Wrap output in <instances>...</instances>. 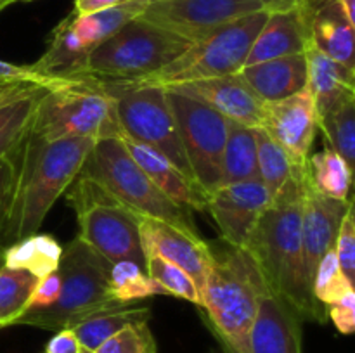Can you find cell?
I'll list each match as a JSON object with an SVG mask.
<instances>
[{"instance_id": "9c48e42d", "label": "cell", "mask_w": 355, "mask_h": 353, "mask_svg": "<svg viewBox=\"0 0 355 353\" xmlns=\"http://www.w3.org/2000/svg\"><path fill=\"white\" fill-rule=\"evenodd\" d=\"M97 83L113 97L121 137L148 145L168 159L184 175L194 180L175 118L166 99V90L159 85L137 82Z\"/></svg>"}, {"instance_id": "d6986e66", "label": "cell", "mask_w": 355, "mask_h": 353, "mask_svg": "<svg viewBox=\"0 0 355 353\" xmlns=\"http://www.w3.org/2000/svg\"><path fill=\"white\" fill-rule=\"evenodd\" d=\"M252 353H304L302 318L274 294H263L252 329Z\"/></svg>"}, {"instance_id": "7a4b0ae2", "label": "cell", "mask_w": 355, "mask_h": 353, "mask_svg": "<svg viewBox=\"0 0 355 353\" xmlns=\"http://www.w3.org/2000/svg\"><path fill=\"white\" fill-rule=\"evenodd\" d=\"M94 144L83 137L45 141L31 132L24 137L10 156L14 180L0 230L3 248L37 234L55 201L80 175Z\"/></svg>"}, {"instance_id": "7bdbcfd3", "label": "cell", "mask_w": 355, "mask_h": 353, "mask_svg": "<svg viewBox=\"0 0 355 353\" xmlns=\"http://www.w3.org/2000/svg\"><path fill=\"white\" fill-rule=\"evenodd\" d=\"M12 180H14L12 158H0V230H2L3 213H6L7 201H9ZM0 244H2V242H0Z\"/></svg>"}, {"instance_id": "4fadbf2b", "label": "cell", "mask_w": 355, "mask_h": 353, "mask_svg": "<svg viewBox=\"0 0 355 353\" xmlns=\"http://www.w3.org/2000/svg\"><path fill=\"white\" fill-rule=\"evenodd\" d=\"M270 204V194L260 180L225 183L207 196L210 211L225 244L243 248L257 221Z\"/></svg>"}, {"instance_id": "f546056e", "label": "cell", "mask_w": 355, "mask_h": 353, "mask_svg": "<svg viewBox=\"0 0 355 353\" xmlns=\"http://www.w3.org/2000/svg\"><path fill=\"white\" fill-rule=\"evenodd\" d=\"M139 320H149V308L132 305V307L120 308V310L96 315V317L89 318V320L80 322V324H76L71 329L76 334V338H78L82 348L94 352L106 339L116 334L118 331H121L125 325Z\"/></svg>"}, {"instance_id": "f5cc1de1", "label": "cell", "mask_w": 355, "mask_h": 353, "mask_svg": "<svg viewBox=\"0 0 355 353\" xmlns=\"http://www.w3.org/2000/svg\"><path fill=\"white\" fill-rule=\"evenodd\" d=\"M123 2H125V0H123Z\"/></svg>"}, {"instance_id": "44dd1931", "label": "cell", "mask_w": 355, "mask_h": 353, "mask_svg": "<svg viewBox=\"0 0 355 353\" xmlns=\"http://www.w3.org/2000/svg\"><path fill=\"white\" fill-rule=\"evenodd\" d=\"M238 75L259 99L274 102L295 96L307 87V59L304 52L284 55L259 64L243 66Z\"/></svg>"}, {"instance_id": "db71d44e", "label": "cell", "mask_w": 355, "mask_h": 353, "mask_svg": "<svg viewBox=\"0 0 355 353\" xmlns=\"http://www.w3.org/2000/svg\"><path fill=\"white\" fill-rule=\"evenodd\" d=\"M0 329H2V327H0Z\"/></svg>"}, {"instance_id": "d6a6232c", "label": "cell", "mask_w": 355, "mask_h": 353, "mask_svg": "<svg viewBox=\"0 0 355 353\" xmlns=\"http://www.w3.org/2000/svg\"><path fill=\"white\" fill-rule=\"evenodd\" d=\"M110 291L118 301L128 305H135L155 294H165L163 287L151 279L141 265L130 260L111 263Z\"/></svg>"}, {"instance_id": "603a6c76", "label": "cell", "mask_w": 355, "mask_h": 353, "mask_svg": "<svg viewBox=\"0 0 355 353\" xmlns=\"http://www.w3.org/2000/svg\"><path fill=\"white\" fill-rule=\"evenodd\" d=\"M90 52L78 40L71 26V14L52 31L44 55L30 68L35 73L54 80H76Z\"/></svg>"}, {"instance_id": "277c9868", "label": "cell", "mask_w": 355, "mask_h": 353, "mask_svg": "<svg viewBox=\"0 0 355 353\" xmlns=\"http://www.w3.org/2000/svg\"><path fill=\"white\" fill-rule=\"evenodd\" d=\"M110 266L107 260L76 235L62 248L58 269L61 275L58 300L44 310H26L16 324L61 331L75 327L96 315L132 307L111 294Z\"/></svg>"}, {"instance_id": "f35d334b", "label": "cell", "mask_w": 355, "mask_h": 353, "mask_svg": "<svg viewBox=\"0 0 355 353\" xmlns=\"http://www.w3.org/2000/svg\"><path fill=\"white\" fill-rule=\"evenodd\" d=\"M59 291H61V275H59V270H55V272L49 273L44 279L38 280L37 287H35L33 294H31L28 310H44V308H49L58 300Z\"/></svg>"}, {"instance_id": "83f0119b", "label": "cell", "mask_w": 355, "mask_h": 353, "mask_svg": "<svg viewBox=\"0 0 355 353\" xmlns=\"http://www.w3.org/2000/svg\"><path fill=\"white\" fill-rule=\"evenodd\" d=\"M352 172L354 170L347 165L345 159L328 145L322 151L311 154L307 159V175L311 185L319 194L333 199H352Z\"/></svg>"}, {"instance_id": "8fae6325", "label": "cell", "mask_w": 355, "mask_h": 353, "mask_svg": "<svg viewBox=\"0 0 355 353\" xmlns=\"http://www.w3.org/2000/svg\"><path fill=\"white\" fill-rule=\"evenodd\" d=\"M165 90L191 172L208 196L222 183V154L231 121L200 100Z\"/></svg>"}, {"instance_id": "2e32d148", "label": "cell", "mask_w": 355, "mask_h": 353, "mask_svg": "<svg viewBox=\"0 0 355 353\" xmlns=\"http://www.w3.org/2000/svg\"><path fill=\"white\" fill-rule=\"evenodd\" d=\"M165 89L184 93L191 99L207 104L208 107L217 111L232 123L252 128L260 127L262 123L266 102L257 97V93L243 82L238 73L217 76V78L177 83V85H168Z\"/></svg>"}, {"instance_id": "4316f807", "label": "cell", "mask_w": 355, "mask_h": 353, "mask_svg": "<svg viewBox=\"0 0 355 353\" xmlns=\"http://www.w3.org/2000/svg\"><path fill=\"white\" fill-rule=\"evenodd\" d=\"M257 161H259V180L269 190L270 199L290 182L293 176L307 170L305 165H298L267 132L255 128Z\"/></svg>"}, {"instance_id": "e0dca14e", "label": "cell", "mask_w": 355, "mask_h": 353, "mask_svg": "<svg viewBox=\"0 0 355 353\" xmlns=\"http://www.w3.org/2000/svg\"><path fill=\"white\" fill-rule=\"evenodd\" d=\"M352 204V199L342 201L322 196L311 185L309 175L305 179L302 197V242L311 286L321 258L335 248L340 225Z\"/></svg>"}, {"instance_id": "60d3db41", "label": "cell", "mask_w": 355, "mask_h": 353, "mask_svg": "<svg viewBox=\"0 0 355 353\" xmlns=\"http://www.w3.org/2000/svg\"><path fill=\"white\" fill-rule=\"evenodd\" d=\"M0 80H9V82H40V83H61L68 80H54L42 76L35 73L30 66L12 64V62L0 61Z\"/></svg>"}, {"instance_id": "836d02e7", "label": "cell", "mask_w": 355, "mask_h": 353, "mask_svg": "<svg viewBox=\"0 0 355 353\" xmlns=\"http://www.w3.org/2000/svg\"><path fill=\"white\" fill-rule=\"evenodd\" d=\"M146 273L163 287L165 294L182 298L201 307V293L196 282L180 266L173 265L162 256H146Z\"/></svg>"}, {"instance_id": "30bf717a", "label": "cell", "mask_w": 355, "mask_h": 353, "mask_svg": "<svg viewBox=\"0 0 355 353\" xmlns=\"http://www.w3.org/2000/svg\"><path fill=\"white\" fill-rule=\"evenodd\" d=\"M269 10L260 9L229 21L182 55L137 83L168 87L196 80L236 75L245 66L253 40L267 21Z\"/></svg>"}, {"instance_id": "d4e9b609", "label": "cell", "mask_w": 355, "mask_h": 353, "mask_svg": "<svg viewBox=\"0 0 355 353\" xmlns=\"http://www.w3.org/2000/svg\"><path fill=\"white\" fill-rule=\"evenodd\" d=\"M62 246L49 234H31L3 248V266L26 270L44 279L59 269Z\"/></svg>"}, {"instance_id": "ba28073f", "label": "cell", "mask_w": 355, "mask_h": 353, "mask_svg": "<svg viewBox=\"0 0 355 353\" xmlns=\"http://www.w3.org/2000/svg\"><path fill=\"white\" fill-rule=\"evenodd\" d=\"M80 173L103 183L120 203L144 218H156L198 234L191 211L177 206L134 161L121 137L101 138L94 144Z\"/></svg>"}, {"instance_id": "1f68e13d", "label": "cell", "mask_w": 355, "mask_h": 353, "mask_svg": "<svg viewBox=\"0 0 355 353\" xmlns=\"http://www.w3.org/2000/svg\"><path fill=\"white\" fill-rule=\"evenodd\" d=\"M319 130L324 134L326 145L338 152L354 170L355 163V99L338 104L319 118Z\"/></svg>"}, {"instance_id": "7dc6e473", "label": "cell", "mask_w": 355, "mask_h": 353, "mask_svg": "<svg viewBox=\"0 0 355 353\" xmlns=\"http://www.w3.org/2000/svg\"><path fill=\"white\" fill-rule=\"evenodd\" d=\"M12 3H17V0H0V10H3L6 7L12 6Z\"/></svg>"}, {"instance_id": "74e56055", "label": "cell", "mask_w": 355, "mask_h": 353, "mask_svg": "<svg viewBox=\"0 0 355 353\" xmlns=\"http://www.w3.org/2000/svg\"><path fill=\"white\" fill-rule=\"evenodd\" d=\"M326 315L342 334H352L355 329V293L326 307Z\"/></svg>"}, {"instance_id": "9a60e30c", "label": "cell", "mask_w": 355, "mask_h": 353, "mask_svg": "<svg viewBox=\"0 0 355 353\" xmlns=\"http://www.w3.org/2000/svg\"><path fill=\"white\" fill-rule=\"evenodd\" d=\"M139 235L144 256L155 255L168 260L191 275L200 293L203 291L211 266V248L201 235L144 217L139 221Z\"/></svg>"}, {"instance_id": "ee69618b", "label": "cell", "mask_w": 355, "mask_h": 353, "mask_svg": "<svg viewBox=\"0 0 355 353\" xmlns=\"http://www.w3.org/2000/svg\"><path fill=\"white\" fill-rule=\"evenodd\" d=\"M123 2V0H75V7H73L71 12L76 16H85V14L97 12V10L107 9V7H113L116 3Z\"/></svg>"}, {"instance_id": "b9f144b4", "label": "cell", "mask_w": 355, "mask_h": 353, "mask_svg": "<svg viewBox=\"0 0 355 353\" xmlns=\"http://www.w3.org/2000/svg\"><path fill=\"white\" fill-rule=\"evenodd\" d=\"M82 350L73 329H61L49 339L44 353H82Z\"/></svg>"}, {"instance_id": "d590c367", "label": "cell", "mask_w": 355, "mask_h": 353, "mask_svg": "<svg viewBox=\"0 0 355 353\" xmlns=\"http://www.w3.org/2000/svg\"><path fill=\"white\" fill-rule=\"evenodd\" d=\"M158 345L148 320L132 322L111 336L92 353H156Z\"/></svg>"}, {"instance_id": "ab89813d", "label": "cell", "mask_w": 355, "mask_h": 353, "mask_svg": "<svg viewBox=\"0 0 355 353\" xmlns=\"http://www.w3.org/2000/svg\"><path fill=\"white\" fill-rule=\"evenodd\" d=\"M69 82V80H68ZM66 83V82H61ZM61 83H40V82H9V80H0V107L12 100L26 97L37 90L47 89V87L61 85Z\"/></svg>"}, {"instance_id": "bcb514c9", "label": "cell", "mask_w": 355, "mask_h": 353, "mask_svg": "<svg viewBox=\"0 0 355 353\" xmlns=\"http://www.w3.org/2000/svg\"><path fill=\"white\" fill-rule=\"evenodd\" d=\"M338 7L342 9L343 16L347 17L352 26H355V0H336Z\"/></svg>"}, {"instance_id": "816d5d0a", "label": "cell", "mask_w": 355, "mask_h": 353, "mask_svg": "<svg viewBox=\"0 0 355 353\" xmlns=\"http://www.w3.org/2000/svg\"><path fill=\"white\" fill-rule=\"evenodd\" d=\"M214 353H217V352H214ZM218 353H225V352H224V350H222V352H218Z\"/></svg>"}, {"instance_id": "484cf974", "label": "cell", "mask_w": 355, "mask_h": 353, "mask_svg": "<svg viewBox=\"0 0 355 353\" xmlns=\"http://www.w3.org/2000/svg\"><path fill=\"white\" fill-rule=\"evenodd\" d=\"M259 180L255 128L232 123L229 127L224 154H222V183Z\"/></svg>"}, {"instance_id": "c3c4849f", "label": "cell", "mask_w": 355, "mask_h": 353, "mask_svg": "<svg viewBox=\"0 0 355 353\" xmlns=\"http://www.w3.org/2000/svg\"><path fill=\"white\" fill-rule=\"evenodd\" d=\"M2 255H3V246L0 244V266L3 265V260H2Z\"/></svg>"}, {"instance_id": "f907efd6", "label": "cell", "mask_w": 355, "mask_h": 353, "mask_svg": "<svg viewBox=\"0 0 355 353\" xmlns=\"http://www.w3.org/2000/svg\"><path fill=\"white\" fill-rule=\"evenodd\" d=\"M82 353H92V352H89V350H82Z\"/></svg>"}, {"instance_id": "cb8c5ba5", "label": "cell", "mask_w": 355, "mask_h": 353, "mask_svg": "<svg viewBox=\"0 0 355 353\" xmlns=\"http://www.w3.org/2000/svg\"><path fill=\"white\" fill-rule=\"evenodd\" d=\"M149 0H125L97 12L76 16L71 12V26L83 47L92 52L97 45L106 42L130 21L137 19Z\"/></svg>"}, {"instance_id": "681fc988", "label": "cell", "mask_w": 355, "mask_h": 353, "mask_svg": "<svg viewBox=\"0 0 355 353\" xmlns=\"http://www.w3.org/2000/svg\"><path fill=\"white\" fill-rule=\"evenodd\" d=\"M17 2H33V0H17Z\"/></svg>"}, {"instance_id": "ac0fdd59", "label": "cell", "mask_w": 355, "mask_h": 353, "mask_svg": "<svg viewBox=\"0 0 355 353\" xmlns=\"http://www.w3.org/2000/svg\"><path fill=\"white\" fill-rule=\"evenodd\" d=\"M304 3L290 10L269 12L262 30L253 40L245 66L259 64L284 55L302 54L305 51L311 37Z\"/></svg>"}, {"instance_id": "5bb4252c", "label": "cell", "mask_w": 355, "mask_h": 353, "mask_svg": "<svg viewBox=\"0 0 355 353\" xmlns=\"http://www.w3.org/2000/svg\"><path fill=\"white\" fill-rule=\"evenodd\" d=\"M259 128L267 132L298 165H305L319 130L314 96L309 87L286 99L266 102Z\"/></svg>"}, {"instance_id": "f1b7e54d", "label": "cell", "mask_w": 355, "mask_h": 353, "mask_svg": "<svg viewBox=\"0 0 355 353\" xmlns=\"http://www.w3.org/2000/svg\"><path fill=\"white\" fill-rule=\"evenodd\" d=\"M49 89L52 87L37 90L0 107V158H10L30 134L38 100Z\"/></svg>"}, {"instance_id": "f6af8a7d", "label": "cell", "mask_w": 355, "mask_h": 353, "mask_svg": "<svg viewBox=\"0 0 355 353\" xmlns=\"http://www.w3.org/2000/svg\"><path fill=\"white\" fill-rule=\"evenodd\" d=\"M250 2H257L269 12H279V10H290L295 7L302 6L305 0H250Z\"/></svg>"}, {"instance_id": "ffe728a7", "label": "cell", "mask_w": 355, "mask_h": 353, "mask_svg": "<svg viewBox=\"0 0 355 353\" xmlns=\"http://www.w3.org/2000/svg\"><path fill=\"white\" fill-rule=\"evenodd\" d=\"M123 142L134 161L172 203L189 211H207V192L194 180L184 175L168 159L148 145H142L130 138H123Z\"/></svg>"}, {"instance_id": "7402d4cb", "label": "cell", "mask_w": 355, "mask_h": 353, "mask_svg": "<svg viewBox=\"0 0 355 353\" xmlns=\"http://www.w3.org/2000/svg\"><path fill=\"white\" fill-rule=\"evenodd\" d=\"M304 54L307 59V87L314 96L319 118L338 104L355 99V71L352 68L324 55L311 42Z\"/></svg>"}, {"instance_id": "8992f818", "label": "cell", "mask_w": 355, "mask_h": 353, "mask_svg": "<svg viewBox=\"0 0 355 353\" xmlns=\"http://www.w3.org/2000/svg\"><path fill=\"white\" fill-rule=\"evenodd\" d=\"M191 45L155 24L134 19L90 52L78 78L141 82L175 61Z\"/></svg>"}, {"instance_id": "e575fe53", "label": "cell", "mask_w": 355, "mask_h": 353, "mask_svg": "<svg viewBox=\"0 0 355 353\" xmlns=\"http://www.w3.org/2000/svg\"><path fill=\"white\" fill-rule=\"evenodd\" d=\"M352 291L354 286L342 273L338 262H336L335 249H331L322 256L318 269H315L314 280H312V294L326 308L328 305L342 300Z\"/></svg>"}, {"instance_id": "8d00e7d4", "label": "cell", "mask_w": 355, "mask_h": 353, "mask_svg": "<svg viewBox=\"0 0 355 353\" xmlns=\"http://www.w3.org/2000/svg\"><path fill=\"white\" fill-rule=\"evenodd\" d=\"M335 256L340 270L355 287V218L354 204L347 210L335 241Z\"/></svg>"}, {"instance_id": "52a82bcc", "label": "cell", "mask_w": 355, "mask_h": 353, "mask_svg": "<svg viewBox=\"0 0 355 353\" xmlns=\"http://www.w3.org/2000/svg\"><path fill=\"white\" fill-rule=\"evenodd\" d=\"M68 189V203L75 210L80 227L78 237L110 263L130 260L146 270L139 235L142 217L85 173H80Z\"/></svg>"}, {"instance_id": "6da1fadb", "label": "cell", "mask_w": 355, "mask_h": 353, "mask_svg": "<svg viewBox=\"0 0 355 353\" xmlns=\"http://www.w3.org/2000/svg\"><path fill=\"white\" fill-rule=\"evenodd\" d=\"M307 170L270 199L241 249L255 263L267 291L290 305L302 320L326 322V308L312 294L302 242V197Z\"/></svg>"}, {"instance_id": "7c38bea8", "label": "cell", "mask_w": 355, "mask_h": 353, "mask_svg": "<svg viewBox=\"0 0 355 353\" xmlns=\"http://www.w3.org/2000/svg\"><path fill=\"white\" fill-rule=\"evenodd\" d=\"M260 9L250 0H149L137 19L198 44L229 21Z\"/></svg>"}, {"instance_id": "5b68a950", "label": "cell", "mask_w": 355, "mask_h": 353, "mask_svg": "<svg viewBox=\"0 0 355 353\" xmlns=\"http://www.w3.org/2000/svg\"><path fill=\"white\" fill-rule=\"evenodd\" d=\"M30 132L45 141L121 137L113 97L90 78L49 89L38 100Z\"/></svg>"}, {"instance_id": "4dcf8cb0", "label": "cell", "mask_w": 355, "mask_h": 353, "mask_svg": "<svg viewBox=\"0 0 355 353\" xmlns=\"http://www.w3.org/2000/svg\"><path fill=\"white\" fill-rule=\"evenodd\" d=\"M38 280L26 270L0 266V327L16 324L28 310Z\"/></svg>"}, {"instance_id": "3957f363", "label": "cell", "mask_w": 355, "mask_h": 353, "mask_svg": "<svg viewBox=\"0 0 355 353\" xmlns=\"http://www.w3.org/2000/svg\"><path fill=\"white\" fill-rule=\"evenodd\" d=\"M267 293L262 275L245 249L229 244L211 248L201 308L225 353H252V329L260 300Z\"/></svg>"}]
</instances>
